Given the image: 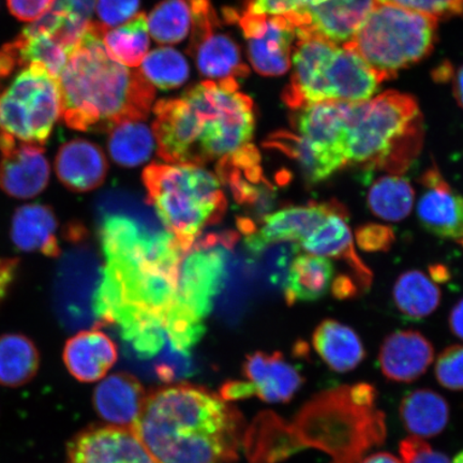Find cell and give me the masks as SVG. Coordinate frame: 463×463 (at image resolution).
Returning a JSON list of instances; mask_svg holds the SVG:
<instances>
[{
    "label": "cell",
    "mask_w": 463,
    "mask_h": 463,
    "mask_svg": "<svg viewBox=\"0 0 463 463\" xmlns=\"http://www.w3.org/2000/svg\"><path fill=\"white\" fill-rule=\"evenodd\" d=\"M118 358V345L108 335L97 329L73 335L62 352V360L69 373L83 383L106 378Z\"/></svg>",
    "instance_id": "7402d4cb"
},
{
    "label": "cell",
    "mask_w": 463,
    "mask_h": 463,
    "mask_svg": "<svg viewBox=\"0 0 463 463\" xmlns=\"http://www.w3.org/2000/svg\"><path fill=\"white\" fill-rule=\"evenodd\" d=\"M420 184L424 191L416 213L422 228L463 246V196L445 181L436 166L422 174Z\"/></svg>",
    "instance_id": "2e32d148"
},
{
    "label": "cell",
    "mask_w": 463,
    "mask_h": 463,
    "mask_svg": "<svg viewBox=\"0 0 463 463\" xmlns=\"http://www.w3.org/2000/svg\"><path fill=\"white\" fill-rule=\"evenodd\" d=\"M414 200L412 184L407 178L393 174L376 179L367 195L369 210L390 222L407 218L413 210Z\"/></svg>",
    "instance_id": "4dcf8cb0"
},
{
    "label": "cell",
    "mask_w": 463,
    "mask_h": 463,
    "mask_svg": "<svg viewBox=\"0 0 463 463\" xmlns=\"http://www.w3.org/2000/svg\"><path fill=\"white\" fill-rule=\"evenodd\" d=\"M103 43L109 54L126 67L137 68L147 55L149 31L147 16L140 14L118 28H107Z\"/></svg>",
    "instance_id": "1f68e13d"
},
{
    "label": "cell",
    "mask_w": 463,
    "mask_h": 463,
    "mask_svg": "<svg viewBox=\"0 0 463 463\" xmlns=\"http://www.w3.org/2000/svg\"><path fill=\"white\" fill-rule=\"evenodd\" d=\"M399 413L411 436L430 439L439 436L447 428L450 410L447 399L439 393L420 389L404 396Z\"/></svg>",
    "instance_id": "4316f807"
},
{
    "label": "cell",
    "mask_w": 463,
    "mask_h": 463,
    "mask_svg": "<svg viewBox=\"0 0 463 463\" xmlns=\"http://www.w3.org/2000/svg\"><path fill=\"white\" fill-rule=\"evenodd\" d=\"M434 360V349L425 335L399 331L387 335L380 347L379 364L385 378L411 383L425 374Z\"/></svg>",
    "instance_id": "d6986e66"
},
{
    "label": "cell",
    "mask_w": 463,
    "mask_h": 463,
    "mask_svg": "<svg viewBox=\"0 0 463 463\" xmlns=\"http://www.w3.org/2000/svg\"><path fill=\"white\" fill-rule=\"evenodd\" d=\"M438 21L398 5L375 3L350 43V49L385 80L430 53Z\"/></svg>",
    "instance_id": "52a82bcc"
},
{
    "label": "cell",
    "mask_w": 463,
    "mask_h": 463,
    "mask_svg": "<svg viewBox=\"0 0 463 463\" xmlns=\"http://www.w3.org/2000/svg\"><path fill=\"white\" fill-rule=\"evenodd\" d=\"M335 268L332 260L317 254H299L289 265L286 278L285 298L288 305L316 302L332 288Z\"/></svg>",
    "instance_id": "484cf974"
},
{
    "label": "cell",
    "mask_w": 463,
    "mask_h": 463,
    "mask_svg": "<svg viewBox=\"0 0 463 463\" xmlns=\"http://www.w3.org/2000/svg\"><path fill=\"white\" fill-rule=\"evenodd\" d=\"M295 112L293 126L298 135L340 169L346 165V103H314Z\"/></svg>",
    "instance_id": "ac0fdd59"
},
{
    "label": "cell",
    "mask_w": 463,
    "mask_h": 463,
    "mask_svg": "<svg viewBox=\"0 0 463 463\" xmlns=\"http://www.w3.org/2000/svg\"><path fill=\"white\" fill-rule=\"evenodd\" d=\"M378 4L398 5V7L411 10L412 7L413 0H374Z\"/></svg>",
    "instance_id": "7dc6e473"
},
{
    "label": "cell",
    "mask_w": 463,
    "mask_h": 463,
    "mask_svg": "<svg viewBox=\"0 0 463 463\" xmlns=\"http://www.w3.org/2000/svg\"><path fill=\"white\" fill-rule=\"evenodd\" d=\"M68 463H159L130 428L94 426L72 438Z\"/></svg>",
    "instance_id": "4fadbf2b"
},
{
    "label": "cell",
    "mask_w": 463,
    "mask_h": 463,
    "mask_svg": "<svg viewBox=\"0 0 463 463\" xmlns=\"http://www.w3.org/2000/svg\"><path fill=\"white\" fill-rule=\"evenodd\" d=\"M269 147L280 150L281 153L291 158L300 167V172L307 182L317 184L326 181L335 171L340 170L339 165L326 156L317 153L311 145L305 141L298 133L291 131L276 132L266 143Z\"/></svg>",
    "instance_id": "d6a6232c"
},
{
    "label": "cell",
    "mask_w": 463,
    "mask_h": 463,
    "mask_svg": "<svg viewBox=\"0 0 463 463\" xmlns=\"http://www.w3.org/2000/svg\"><path fill=\"white\" fill-rule=\"evenodd\" d=\"M50 164L43 146L0 136V189L15 199H32L50 181Z\"/></svg>",
    "instance_id": "5bb4252c"
},
{
    "label": "cell",
    "mask_w": 463,
    "mask_h": 463,
    "mask_svg": "<svg viewBox=\"0 0 463 463\" xmlns=\"http://www.w3.org/2000/svg\"><path fill=\"white\" fill-rule=\"evenodd\" d=\"M283 101L293 111L321 102L372 99L383 80L355 52L315 36H298Z\"/></svg>",
    "instance_id": "5b68a950"
},
{
    "label": "cell",
    "mask_w": 463,
    "mask_h": 463,
    "mask_svg": "<svg viewBox=\"0 0 463 463\" xmlns=\"http://www.w3.org/2000/svg\"><path fill=\"white\" fill-rule=\"evenodd\" d=\"M434 374L444 389L463 391V345L449 346L439 355Z\"/></svg>",
    "instance_id": "d590c367"
},
{
    "label": "cell",
    "mask_w": 463,
    "mask_h": 463,
    "mask_svg": "<svg viewBox=\"0 0 463 463\" xmlns=\"http://www.w3.org/2000/svg\"><path fill=\"white\" fill-rule=\"evenodd\" d=\"M358 463H403L402 459L397 458L396 456H393L391 453H386V451H380V453H375L370 455L368 457H364Z\"/></svg>",
    "instance_id": "f6af8a7d"
},
{
    "label": "cell",
    "mask_w": 463,
    "mask_h": 463,
    "mask_svg": "<svg viewBox=\"0 0 463 463\" xmlns=\"http://www.w3.org/2000/svg\"><path fill=\"white\" fill-rule=\"evenodd\" d=\"M147 393L135 376L118 373L106 376L94 392V407L109 425L123 428L135 426L142 413Z\"/></svg>",
    "instance_id": "44dd1931"
},
{
    "label": "cell",
    "mask_w": 463,
    "mask_h": 463,
    "mask_svg": "<svg viewBox=\"0 0 463 463\" xmlns=\"http://www.w3.org/2000/svg\"><path fill=\"white\" fill-rule=\"evenodd\" d=\"M312 345L326 366L338 373L352 372L366 357V350L354 329L333 318L318 324Z\"/></svg>",
    "instance_id": "d4e9b609"
},
{
    "label": "cell",
    "mask_w": 463,
    "mask_h": 463,
    "mask_svg": "<svg viewBox=\"0 0 463 463\" xmlns=\"http://www.w3.org/2000/svg\"><path fill=\"white\" fill-rule=\"evenodd\" d=\"M148 31L158 43L175 44L188 36L193 25L189 0H165L147 17Z\"/></svg>",
    "instance_id": "836d02e7"
},
{
    "label": "cell",
    "mask_w": 463,
    "mask_h": 463,
    "mask_svg": "<svg viewBox=\"0 0 463 463\" xmlns=\"http://www.w3.org/2000/svg\"><path fill=\"white\" fill-rule=\"evenodd\" d=\"M239 89L236 80H204L181 98L158 101L153 131L162 160L219 165L253 147V101Z\"/></svg>",
    "instance_id": "7a4b0ae2"
},
{
    "label": "cell",
    "mask_w": 463,
    "mask_h": 463,
    "mask_svg": "<svg viewBox=\"0 0 463 463\" xmlns=\"http://www.w3.org/2000/svg\"><path fill=\"white\" fill-rule=\"evenodd\" d=\"M449 323L450 331L463 341V298L451 310Z\"/></svg>",
    "instance_id": "ee69618b"
},
{
    "label": "cell",
    "mask_w": 463,
    "mask_h": 463,
    "mask_svg": "<svg viewBox=\"0 0 463 463\" xmlns=\"http://www.w3.org/2000/svg\"><path fill=\"white\" fill-rule=\"evenodd\" d=\"M403 463H451L449 457L434 449L425 439L411 436L399 444Z\"/></svg>",
    "instance_id": "f35d334b"
},
{
    "label": "cell",
    "mask_w": 463,
    "mask_h": 463,
    "mask_svg": "<svg viewBox=\"0 0 463 463\" xmlns=\"http://www.w3.org/2000/svg\"><path fill=\"white\" fill-rule=\"evenodd\" d=\"M246 13L265 16H288L302 11L300 0H248Z\"/></svg>",
    "instance_id": "60d3db41"
},
{
    "label": "cell",
    "mask_w": 463,
    "mask_h": 463,
    "mask_svg": "<svg viewBox=\"0 0 463 463\" xmlns=\"http://www.w3.org/2000/svg\"><path fill=\"white\" fill-rule=\"evenodd\" d=\"M431 276L434 280L437 281H445L448 279V270L443 268V266H436V268H431Z\"/></svg>",
    "instance_id": "c3c4849f"
},
{
    "label": "cell",
    "mask_w": 463,
    "mask_h": 463,
    "mask_svg": "<svg viewBox=\"0 0 463 463\" xmlns=\"http://www.w3.org/2000/svg\"><path fill=\"white\" fill-rule=\"evenodd\" d=\"M300 2H302V11L300 13H303L305 9L314 7V5L326 2V0H300Z\"/></svg>",
    "instance_id": "681fc988"
},
{
    "label": "cell",
    "mask_w": 463,
    "mask_h": 463,
    "mask_svg": "<svg viewBox=\"0 0 463 463\" xmlns=\"http://www.w3.org/2000/svg\"><path fill=\"white\" fill-rule=\"evenodd\" d=\"M242 374L246 381L230 382L222 387L225 401L257 396L268 403H287L305 383L304 375L280 352L248 355L242 364Z\"/></svg>",
    "instance_id": "7c38bea8"
},
{
    "label": "cell",
    "mask_w": 463,
    "mask_h": 463,
    "mask_svg": "<svg viewBox=\"0 0 463 463\" xmlns=\"http://www.w3.org/2000/svg\"><path fill=\"white\" fill-rule=\"evenodd\" d=\"M230 22H239L247 39L251 65L263 77H279L292 65L297 27L287 16H265L229 10Z\"/></svg>",
    "instance_id": "8fae6325"
},
{
    "label": "cell",
    "mask_w": 463,
    "mask_h": 463,
    "mask_svg": "<svg viewBox=\"0 0 463 463\" xmlns=\"http://www.w3.org/2000/svg\"><path fill=\"white\" fill-rule=\"evenodd\" d=\"M143 181L150 204L186 251L227 210L218 178L201 165L155 164L146 167Z\"/></svg>",
    "instance_id": "8992f818"
},
{
    "label": "cell",
    "mask_w": 463,
    "mask_h": 463,
    "mask_svg": "<svg viewBox=\"0 0 463 463\" xmlns=\"http://www.w3.org/2000/svg\"><path fill=\"white\" fill-rule=\"evenodd\" d=\"M58 222L53 210L43 204L17 208L11 222V240L20 250L60 257Z\"/></svg>",
    "instance_id": "cb8c5ba5"
},
{
    "label": "cell",
    "mask_w": 463,
    "mask_h": 463,
    "mask_svg": "<svg viewBox=\"0 0 463 463\" xmlns=\"http://www.w3.org/2000/svg\"><path fill=\"white\" fill-rule=\"evenodd\" d=\"M451 463H463V450L460 451L458 455H457Z\"/></svg>",
    "instance_id": "f907efd6"
},
{
    "label": "cell",
    "mask_w": 463,
    "mask_h": 463,
    "mask_svg": "<svg viewBox=\"0 0 463 463\" xmlns=\"http://www.w3.org/2000/svg\"><path fill=\"white\" fill-rule=\"evenodd\" d=\"M19 269V260L0 259V300L7 294Z\"/></svg>",
    "instance_id": "7bdbcfd3"
},
{
    "label": "cell",
    "mask_w": 463,
    "mask_h": 463,
    "mask_svg": "<svg viewBox=\"0 0 463 463\" xmlns=\"http://www.w3.org/2000/svg\"><path fill=\"white\" fill-rule=\"evenodd\" d=\"M143 77L160 90H169L182 86L189 77L184 57L172 48H159L145 56L141 63Z\"/></svg>",
    "instance_id": "e575fe53"
},
{
    "label": "cell",
    "mask_w": 463,
    "mask_h": 463,
    "mask_svg": "<svg viewBox=\"0 0 463 463\" xmlns=\"http://www.w3.org/2000/svg\"><path fill=\"white\" fill-rule=\"evenodd\" d=\"M106 29L91 22L58 77L61 118L69 128L109 131L126 120L146 119L152 109L153 85L109 54Z\"/></svg>",
    "instance_id": "3957f363"
},
{
    "label": "cell",
    "mask_w": 463,
    "mask_h": 463,
    "mask_svg": "<svg viewBox=\"0 0 463 463\" xmlns=\"http://www.w3.org/2000/svg\"><path fill=\"white\" fill-rule=\"evenodd\" d=\"M233 239L211 235L196 240L179 265L176 303L199 320H204L227 275V249Z\"/></svg>",
    "instance_id": "9c48e42d"
},
{
    "label": "cell",
    "mask_w": 463,
    "mask_h": 463,
    "mask_svg": "<svg viewBox=\"0 0 463 463\" xmlns=\"http://www.w3.org/2000/svg\"><path fill=\"white\" fill-rule=\"evenodd\" d=\"M245 421L222 395L188 383L147 393L132 430L159 463H233Z\"/></svg>",
    "instance_id": "6da1fadb"
},
{
    "label": "cell",
    "mask_w": 463,
    "mask_h": 463,
    "mask_svg": "<svg viewBox=\"0 0 463 463\" xmlns=\"http://www.w3.org/2000/svg\"><path fill=\"white\" fill-rule=\"evenodd\" d=\"M193 33L189 52L205 78L216 80L246 79L249 67L241 60L240 46L233 39L217 33L220 23L210 0H191Z\"/></svg>",
    "instance_id": "30bf717a"
},
{
    "label": "cell",
    "mask_w": 463,
    "mask_h": 463,
    "mask_svg": "<svg viewBox=\"0 0 463 463\" xmlns=\"http://www.w3.org/2000/svg\"><path fill=\"white\" fill-rule=\"evenodd\" d=\"M55 171L68 189L86 193L100 186L108 173L106 155L83 138L63 144L55 159Z\"/></svg>",
    "instance_id": "603a6c76"
},
{
    "label": "cell",
    "mask_w": 463,
    "mask_h": 463,
    "mask_svg": "<svg viewBox=\"0 0 463 463\" xmlns=\"http://www.w3.org/2000/svg\"><path fill=\"white\" fill-rule=\"evenodd\" d=\"M374 0H326L291 17L298 36H315L338 45L350 43L374 7Z\"/></svg>",
    "instance_id": "9a60e30c"
},
{
    "label": "cell",
    "mask_w": 463,
    "mask_h": 463,
    "mask_svg": "<svg viewBox=\"0 0 463 463\" xmlns=\"http://www.w3.org/2000/svg\"><path fill=\"white\" fill-rule=\"evenodd\" d=\"M109 132V152L119 165H141L152 157L157 147L154 131L144 120H126Z\"/></svg>",
    "instance_id": "f546056e"
},
{
    "label": "cell",
    "mask_w": 463,
    "mask_h": 463,
    "mask_svg": "<svg viewBox=\"0 0 463 463\" xmlns=\"http://www.w3.org/2000/svg\"><path fill=\"white\" fill-rule=\"evenodd\" d=\"M345 211L338 201L309 203L302 206H288L262 219L258 229L254 227L247 236V244L252 251H262L276 242H302L324 220L334 213Z\"/></svg>",
    "instance_id": "e0dca14e"
},
{
    "label": "cell",
    "mask_w": 463,
    "mask_h": 463,
    "mask_svg": "<svg viewBox=\"0 0 463 463\" xmlns=\"http://www.w3.org/2000/svg\"><path fill=\"white\" fill-rule=\"evenodd\" d=\"M347 215L346 210L332 213L300 242L299 247L307 253L343 260L353 271L357 285L368 288L373 274L355 250L354 240L346 223Z\"/></svg>",
    "instance_id": "ffe728a7"
},
{
    "label": "cell",
    "mask_w": 463,
    "mask_h": 463,
    "mask_svg": "<svg viewBox=\"0 0 463 463\" xmlns=\"http://www.w3.org/2000/svg\"><path fill=\"white\" fill-rule=\"evenodd\" d=\"M97 0H55L52 11L82 31H87L96 8Z\"/></svg>",
    "instance_id": "ab89813d"
},
{
    "label": "cell",
    "mask_w": 463,
    "mask_h": 463,
    "mask_svg": "<svg viewBox=\"0 0 463 463\" xmlns=\"http://www.w3.org/2000/svg\"><path fill=\"white\" fill-rule=\"evenodd\" d=\"M39 367V351L31 339L21 334L0 335V385H25L34 378Z\"/></svg>",
    "instance_id": "83f0119b"
},
{
    "label": "cell",
    "mask_w": 463,
    "mask_h": 463,
    "mask_svg": "<svg viewBox=\"0 0 463 463\" xmlns=\"http://www.w3.org/2000/svg\"><path fill=\"white\" fill-rule=\"evenodd\" d=\"M138 8L140 0H97L95 9L100 24L113 28L135 17Z\"/></svg>",
    "instance_id": "8d00e7d4"
},
{
    "label": "cell",
    "mask_w": 463,
    "mask_h": 463,
    "mask_svg": "<svg viewBox=\"0 0 463 463\" xmlns=\"http://www.w3.org/2000/svg\"><path fill=\"white\" fill-rule=\"evenodd\" d=\"M19 71L0 87V136L43 146L61 118L60 84L43 63Z\"/></svg>",
    "instance_id": "ba28073f"
},
{
    "label": "cell",
    "mask_w": 463,
    "mask_h": 463,
    "mask_svg": "<svg viewBox=\"0 0 463 463\" xmlns=\"http://www.w3.org/2000/svg\"><path fill=\"white\" fill-rule=\"evenodd\" d=\"M392 297L397 309L413 321L430 317L441 302L436 283L420 270H408L399 276Z\"/></svg>",
    "instance_id": "f1b7e54d"
},
{
    "label": "cell",
    "mask_w": 463,
    "mask_h": 463,
    "mask_svg": "<svg viewBox=\"0 0 463 463\" xmlns=\"http://www.w3.org/2000/svg\"><path fill=\"white\" fill-rule=\"evenodd\" d=\"M454 95L457 102L463 108V66L457 71L454 79Z\"/></svg>",
    "instance_id": "bcb514c9"
},
{
    "label": "cell",
    "mask_w": 463,
    "mask_h": 463,
    "mask_svg": "<svg viewBox=\"0 0 463 463\" xmlns=\"http://www.w3.org/2000/svg\"><path fill=\"white\" fill-rule=\"evenodd\" d=\"M55 0H7L8 9L17 20L33 23L53 7Z\"/></svg>",
    "instance_id": "b9f144b4"
},
{
    "label": "cell",
    "mask_w": 463,
    "mask_h": 463,
    "mask_svg": "<svg viewBox=\"0 0 463 463\" xmlns=\"http://www.w3.org/2000/svg\"><path fill=\"white\" fill-rule=\"evenodd\" d=\"M424 128L412 97L387 91L346 103L347 165L401 175L420 153Z\"/></svg>",
    "instance_id": "277c9868"
},
{
    "label": "cell",
    "mask_w": 463,
    "mask_h": 463,
    "mask_svg": "<svg viewBox=\"0 0 463 463\" xmlns=\"http://www.w3.org/2000/svg\"><path fill=\"white\" fill-rule=\"evenodd\" d=\"M355 240L363 251L385 252L395 242V232L385 224H364L356 230Z\"/></svg>",
    "instance_id": "74e56055"
}]
</instances>
